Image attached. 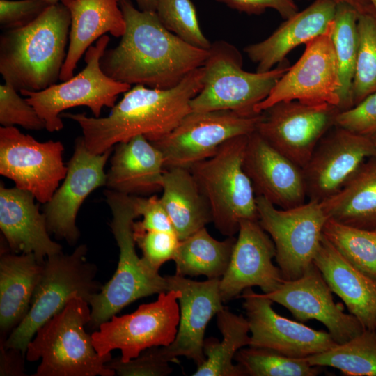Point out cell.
Listing matches in <instances>:
<instances>
[{
	"instance_id": "4fadbf2b",
	"label": "cell",
	"mask_w": 376,
	"mask_h": 376,
	"mask_svg": "<svg viewBox=\"0 0 376 376\" xmlns=\"http://www.w3.org/2000/svg\"><path fill=\"white\" fill-rule=\"evenodd\" d=\"M61 142H39L15 126L0 127V174L15 187L31 192L40 203H47L68 171Z\"/></svg>"
},
{
	"instance_id": "f1b7e54d",
	"label": "cell",
	"mask_w": 376,
	"mask_h": 376,
	"mask_svg": "<svg viewBox=\"0 0 376 376\" xmlns=\"http://www.w3.org/2000/svg\"><path fill=\"white\" fill-rule=\"evenodd\" d=\"M162 203L180 240L212 223V212L189 169L164 170Z\"/></svg>"
},
{
	"instance_id": "c3c4849f",
	"label": "cell",
	"mask_w": 376,
	"mask_h": 376,
	"mask_svg": "<svg viewBox=\"0 0 376 376\" xmlns=\"http://www.w3.org/2000/svg\"><path fill=\"white\" fill-rule=\"evenodd\" d=\"M141 10L156 12L158 0H134Z\"/></svg>"
},
{
	"instance_id": "44dd1931",
	"label": "cell",
	"mask_w": 376,
	"mask_h": 376,
	"mask_svg": "<svg viewBox=\"0 0 376 376\" xmlns=\"http://www.w3.org/2000/svg\"><path fill=\"white\" fill-rule=\"evenodd\" d=\"M275 255L274 244L258 220L242 221L228 268L219 281L223 303L239 297L253 286L265 294L275 290L285 280L273 264Z\"/></svg>"
},
{
	"instance_id": "f6af8a7d",
	"label": "cell",
	"mask_w": 376,
	"mask_h": 376,
	"mask_svg": "<svg viewBox=\"0 0 376 376\" xmlns=\"http://www.w3.org/2000/svg\"><path fill=\"white\" fill-rule=\"evenodd\" d=\"M228 7L248 15H260L267 9L275 10L287 19L298 12L295 0H216Z\"/></svg>"
},
{
	"instance_id": "4dcf8cb0",
	"label": "cell",
	"mask_w": 376,
	"mask_h": 376,
	"mask_svg": "<svg viewBox=\"0 0 376 376\" xmlns=\"http://www.w3.org/2000/svg\"><path fill=\"white\" fill-rule=\"evenodd\" d=\"M217 315V327L222 340L205 339V361L197 366L193 376H246L244 370L233 360L241 348L251 343L248 321L242 315H236L226 307Z\"/></svg>"
},
{
	"instance_id": "5b68a950",
	"label": "cell",
	"mask_w": 376,
	"mask_h": 376,
	"mask_svg": "<svg viewBox=\"0 0 376 376\" xmlns=\"http://www.w3.org/2000/svg\"><path fill=\"white\" fill-rule=\"evenodd\" d=\"M89 304L76 295L44 323L29 343L25 357L41 363L33 376H113L106 363L111 354L100 356L85 331L91 320Z\"/></svg>"
},
{
	"instance_id": "f35d334b",
	"label": "cell",
	"mask_w": 376,
	"mask_h": 376,
	"mask_svg": "<svg viewBox=\"0 0 376 376\" xmlns=\"http://www.w3.org/2000/svg\"><path fill=\"white\" fill-rule=\"evenodd\" d=\"M10 84L0 85V123L2 127L20 125L27 130H40L45 123L35 109L22 98Z\"/></svg>"
},
{
	"instance_id": "ffe728a7",
	"label": "cell",
	"mask_w": 376,
	"mask_h": 376,
	"mask_svg": "<svg viewBox=\"0 0 376 376\" xmlns=\"http://www.w3.org/2000/svg\"><path fill=\"white\" fill-rule=\"evenodd\" d=\"M169 289L178 290L180 321L173 341L158 346L161 356L168 362L178 361L182 356L197 366L205 360L203 353L205 331L212 318L224 308L219 279L196 281L178 275L166 276Z\"/></svg>"
},
{
	"instance_id": "e575fe53",
	"label": "cell",
	"mask_w": 376,
	"mask_h": 376,
	"mask_svg": "<svg viewBox=\"0 0 376 376\" xmlns=\"http://www.w3.org/2000/svg\"><path fill=\"white\" fill-rule=\"evenodd\" d=\"M323 235L354 266L376 280V230L355 228L328 219Z\"/></svg>"
},
{
	"instance_id": "ee69618b",
	"label": "cell",
	"mask_w": 376,
	"mask_h": 376,
	"mask_svg": "<svg viewBox=\"0 0 376 376\" xmlns=\"http://www.w3.org/2000/svg\"><path fill=\"white\" fill-rule=\"evenodd\" d=\"M133 200L139 217H143L141 221H134V230L175 232L160 197L133 196Z\"/></svg>"
},
{
	"instance_id": "f5cc1de1",
	"label": "cell",
	"mask_w": 376,
	"mask_h": 376,
	"mask_svg": "<svg viewBox=\"0 0 376 376\" xmlns=\"http://www.w3.org/2000/svg\"><path fill=\"white\" fill-rule=\"evenodd\" d=\"M375 329H376V322H375Z\"/></svg>"
},
{
	"instance_id": "603a6c76",
	"label": "cell",
	"mask_w": 376,
	"mask_h": 376,
	"mask_svg": "<svg viewBox=\"0 0 376 376\" xmlns=\"http://www.w3.org/2000/svg\"><path fill=\"white\" fill-rule=\"evenodd\" d=\"M336 9L332 0L313 3L285 21L266 39L246 46L244 52L257 64L256 72H265L285 60L300 45L331 31Z\"/></svg>"
},
{
	"instance_id": "e0dca14e",
	"label": "cell",
	"mask_w": 376,
	"mask_h": 376,
	"mask_svg": "<svg viewBox=\"0 0 376 376\" xmlns=\"http://www.w3.org/2000/svg\"><path fill=\"white\" fill-rule=\"evenodd\" d=\"M113 149L93 154L86 146L83 136L76 139L63 182L45 204L43 213L49 233L69 244H76L80 235L76 225L77 212L93 191L106 185L104 167Z\"/></svg>"
},
{
	"instance_id": "74e56055",
	"label": "cell",
	"mask_w": 376,
	"mask_h": 376,
	"mask_svg": "<svg viewBox=\"0 0 376 376\" xmlns=\"http://www.w3.org/2000/svg\"><path fill=\"white\" fill-rule=\"evenodd\" d=\"M156 13L168 30L187 43L204 49L210 48L212 42L202 32L191 0H158Z\"/></svg>"
},
{
	"instance_id": "8992f818",
	"label": "cell",
	"mask_w": 376,
	"mask_h": 376,
	"mask_svg": "<svg viewBox=\"0 0 376 376\" xmlns=\"http://www.w3.org/2000/svg\"><path fill=\"white\" fill-rule=\"evenodd\" d=\"M249 135L232 138L189 169L210 205L212 223L226 237L244 220H258L256 196L243 167Z\"/></svg>"
},
{
	"instance_id": "52a82bcc",
	"label": "cell",
	"mask_w": 376,
	"mask_h": 376,
	"mask_svg": "<svg viewBox=\"0 0 376 376\" xmlns=\"http://www.w3.org/2000/svg\"><path fill=\"white\" fill-rule=\"evenodd\" d=\"M87 246L81 244L71 254L62 251L46 258L31 302L22 321L10 333L6 348L26 354L37 330L78 295L88 303L102 285L95 279L97 267L87 260Z\"/></svg>"
},
{
	"instance_id": "ac0fdd59",
	"label": "cell",
	"mask_w": 376,
	"mask_h": 376,
	"mask_svg": "<svg viewBox=\"0 0 376 376\" xmlns=\"http://www.w3.org/2000/svg\"><path fill=\"white\" fill-rule=\"evenodd\" d=\"M240 297L244 299L250 346L268 348L289 357L306 358L337 345L329 332L315 330L277 313L273 301L263 293L249 288Z\"/></svg>"
},
{
	"instance_id": "ba28073f",
	"label": "cell",
	"mask_w": 376,
	"mask_h": 376,
	"mask_svg": "<svg viewBox=\"0 0 376 376\" xmlns=\"http://www.w3.org/2000/svg\"><path fill=\"white\" fill-rule=\"evenodd\" d=\"M203 65V87L191 101V111L229 110L254 116L255 107L269 94L289 66L285 61L265 72L242 68V56L230 43H212Z\"/></svg>"
},
{
	"instance_id": "1f68e13d",
	"label": "cell",
	"mask_w": 376,
	"mask_h": 376,
	"mask_svg": "<svg viewBox=\"0 0 376 376\" xmlns=\"http://www.w3.org/2000/svg\"><path fill=\"white\" fill-rule=\"evenodd\" d=\"M235 242V236L217 240L202 228L180 241L173 260L175 274L220 279L228 268Z\"/></svg>"
},
{
	"instance_id": "2e32d148",
	"label": "cell",
	"mask_w": 376,
	"mask_h": 376,
	"mask_svg": "<svg viewBox=\"0 0 376 376\" xmlns=\"http://www.w3.org/2000/svg\"><path fill=\"white\" fill-rule=\"evenodd\" d=\"M372 157H376V146L370 136L335 125L302 168L307 198L322 202L334 196Z\"/></svg>"
},
{
	"instance_id": "5bb4252c",
	"label": "cell",
	"mask_w": 376,
	"mask_h": 376,
	"mask_svg": "<svg viewBox=\"0 0 376 376\" xmlns=\"http://www.w3.org/2000/svg\"><path fill=\"white\" fill-rule=\"evenodd\" d=\"M340 111L330 104L280 102L261 112L256 131L276 150L303 168L321 139L335 126Z\"/></svg>"
},
{
	"instance_id": "7a4b0ae2",
	"label": "cell",
	"mask_w": 376,
	"mask_h": 376,
	"mask_svg": "<svg viewBox=\"0 0 376 376\" xmlns=\"http://www.w3.org/2000/svg\"><path fill=\"white\" fill-rule=\"evenodd\" d=\"M203 72L202 66L166 89L135 85L124 93L107 117H89L84 113L61 116L79 124L86 146L93 154L103 153L138 135L153 143L172 132L191 111V101L203 87Z\"/></svg>"
},
{
	"instance_id": "7c38bea8",
	"label": "cell",
	"mask_w": 376,
	"mask_h": 376,
	"mask_svg": "<svg viewBox=\"0 0 376 376\" xmlns=\"http://www.w3.org/2000/svg\"><path fill=\"white\" fill-rule=\"evenodd\" d=\"M261 113L244 116L233 111H191L164 138L152 143L162 153L164 169L191 166L214 155L229 139L256 130Z\"/></svg>"
},
{
	"instance_id": "6da1fadb",
	"label": "cell",
	"mask_w": 376,
	"mask_h": 376,
	"mask_svg": "<svg viewBox=\"0 0 376 376\" xmlns=\"http://www.w3.org/2000/svg\"><path fill=\"white\" fill-rule=\"evenodd\" d=\"M126 29L118 45L106 49L102 71L130 85L166 89L202 67L210 52L191 45L168 30L157 13L141 10L130 0H120Z\"/></svg>"
},
{
	"instance_id": "cb8c5ba5",
	"label": "cell",
	"mask_w": 376,
	"mask_h": 376,
	"mask_svg": "<svg viewBox=\"0 0 376 376\" xmlns=\"http://www.w3.org/2000/svg\"><path fill=\"white\" fill-rule=\"evenodd\" d=\"M34 199L29 191L1 183L0 228L13 253H33L42 263L62 248L50 238L45 216Z\"/></svg>"
},
{
	"instance_id": "681fc988",
	"label": "cell",
	"mask_w": 376,
	"mask_h": 376,
	"mask_svg": "<svg viewBox=\"0 0 376 376\" xmlns=\"http://www.w3.org/2000/svg\"><path fill=\"white\" fill-rule=\"evenodd\" d=\"M371 3L372 6H373V8L375 9V11L376 13V0H369Z\"/></svg>"
},
{
	"instance_id": "4316f807",
	"label": "cell",
	"mask_w": 376,
	"mask_h": 376,
	"mask_svg": "<svg viewBox=\"0 0 376 376\" xmlns=\"http://www.w3.org/2000/svg\"><path fill=\"white\" fill-rule=\"evenodd\" d=\"M120 0H61L68 9L70 18L69 46L59 80L66 81L84 53L91 44L109 32L122 37L126 23L119 5Z\"/></svg>"
},
{
	"instance_id": "816d5d0a",
	"label": "cell",
	"mask_w": 376,
	"mask_h": 376,
	"mask_svg": "<svg viewBox=\"0 0 376 376\" xmlns=\"http://www.w3.org/2000/svg\"><path fill=\"white\" fill-rule=\"evenodd\" d=\"M370 137L376 146V134L372 135Z\"/></svg>"
},
{
	"instance_id": "277c9868",
	"label": "cell",
	"mask_w": 376,
	"mask_h": 376,
	"mask_svg": "<svg viewBox=\"0 0 376 376\" xmlns=\"http://www.w3.org/2000/svg\"><path fill=\"white\" fill-rule=\"evenodd\" d=\"M111 209L110 227L119 249L118 266L111 279L91 296L88 327L94 331L136 300L169 291L168 281L139 257L133 223L139 217L133 196L108 189L104 192Z\"/></svg>"
},
{
	"instance_id": "f546056e",
	"label": "cell",
	"mask_w": 376,
	"mask_h": 376,
	"mask_svg": "<svg viewBox=\"0 0 376 376\" xmlns=\"http://www.w3.org/2000/svg\"><path fill=\"white\" fill-rule=\"evenodd\" d=\"M321 203L329 219L376 230V157L366 160L339 191Z\"/></svg>"
},
{
	"instance_id": "bcb514c9",
	"label": "cell",
	"mask_w": 376,
	"mask_h": 376,
	"mask_svg": "<svg viewBox=\"0 0 376 376\" xmlns=\"http://www.w3.org/2000/svg\"><path fill=\"white\" fill-rule=\"evenodd\" d=\"M1 340L0 345V375L24 376V357L22 351L6 348Z\"/></svg>"
},
{
	"instance_id": "9c48e42d",
	"label": "cell",
	"mask_w": 376,
	"mask_h": 376,
	"mask_svg": "<svg viewBox=\"0 0 376 376\" xmlns=\"http://www.w3.org/2000/svg\"><path fill=\"white\" fill-rule=\"evenodd\" d=\"M109 40L104 35L94 46L89 47L85 53L86 66L69 79L40 91H19L45 121L47 131L62 130L61 112L74 107H88L94 117H100L104 107L113 108L118 95L131 88V85L108 77L100 67L101 57Z\"/></svg>"
},
{
	"instance_id": "836d02e7",
	"label": "cell",
	"mask_w": 376,
	"mask_h": 376,
	"mask_svg": "<svg viewBox=\"0 0 376 376\" xmlns=\"http://www.w3.org/2000/svg\"><path fill=\"white\" fill-rule=\"evenodd\" d=\"M306 359L312 366L334 368L347 376H376V329H364L351 340Z\"/></svg>"
},
{
	"instance_id": "60d3db41",
	"label": "cell",
	"mask_w": 376,
	"mask_h": 376,
	"mask_svg": "<svg viewBox=\"0 0 376 376\" xmlns=\"http://www.w3.org/2000/svg\"><path fill=\"white\" fill-rule=\"evenodd\" d=\"M169 363L157 347H152L127 361H121L120 357L111 358L106 365L119 376H167L172 373Z\"/></svg>"
},
{
	"instance_id": "8d00e7d4",
	"label": "cell",
	"mask_w": 376,
	"mask_h": 376,
	"mask_svg": "<svg viewBox=\"0 0 376 376\" xmlns=\"http://www.w3.org/2000/svg\"><path fill=\"white\" fill-rule=\"evenodd\" d=\"M358 49L352 84L353 106L376 91V15L360 14Z\"/></svg>"
},
{
	"instance_id": "8fae6325",
	"label": "cell",
	"mask_w": 376,
	"mask_h": 376,
	"mask_svg": "<svg viewBox=\"0 0 376 376\" xmlns=\"http://www.w3.org/2000/svg\"><path fill=\"white\" fill-rule=\"evenodd\" d=\"M180 295L178 290L161 292L154 302L102 323L91 334L97 353L105 356L118 349L121 361H127L148 348L169 345L178 331Z\"/></svg>"
},
{
	"instance_id": "ab89813d",
	"label": "cell",
	"mask_w": 376,
	"mask_h": 376,
	"mask_svg": "<svg viewBox=\"0 0 376 376\" xmlns=\"http://www.w3.org/2000/svg\"><path fill=\"white\" fill-rule=\"evenodd\" d=\"M133 234L143 260L153 270L159 272L164 263L173 260L180 241L175 232L133 229Z\"/></svg>"
},
{
	"instance_id": "7402d4cb",
	"label": "cell",
	"mask_w": 376,
	"mask_h": 376,
	"mask_svg": "<svg viewBox=\"0 0 376 376\" xmlns=\"http://www.w3.org/2000/svg\"><path fill=\"white\" fill-rule=\"evenodd\" d=\"M244 169L256 196H262L281 209L306 203L302 168L282 155L256 131L249 135Z\"/></svg>"
},
{
	"instance_id": "484cf974",
	"label": "cell",
	"mask_w": 376,
	"mask_h": 376,
	"mask_svg": "<svg viewBox=\"0 0 376 376\" xmlns=\"http://www.w3.org/2000/svg\"><path fill=\"white\" fill-rule=\"evenodd\" d=\"M107 173L109 189L130 196L151 195L162 190L164 160L162 152L145 136H136L113 146Z\"/></svg>"
},
{
	"instance_id": "3957f363",
	"label": "cell",
	"mask_w": 376,
	"mask_h": 376,
	"mask_svg": "<svg viewBox=\"0 0 376 376\" xmlns=\"http://www.w3.org/2000/svg\"><path fill=\"white\" fill-rule=\"evenodd\" d=\"M71 18L61 1L26 26L0 36V73L17 91H40L59 80Z\"/></svg>"
},
{
	"instance_id": "30bf717a",
	"label": "cell",
	"mask_w": 376,
	"mask_h": 376,
	"mask_svg": "<svg viewBox=\"0 0 376 376\" xmlns=\"http://www.w3.org/2000/svg\"><path fill=\"white\" fill-rule=\"evenodd\" d=\"M258 222L272 240L275 259L285 280L301 277L313 264L329 217L321 202L308 201L299 206L277 208L256 196Z\"/></svg>"
},
{
	"instance_id": "7dc6e473",
	"label": "cell",
	"mask_w": 376,
	"mask_h": 376,
	"mask_svg": "<svg viewBox=\"0 0 376 376\" xmlns=\"http://www.w3.org/2000/svg\"><path fill=\"white\" fill-rule=\"evenodd\" d=\"M336 4L345 3L352 6L359 14H373L376 15L373 6L369 0H332Z\"/></svg>"
},
{
	"instance_id": "7bdbcfd3",
	"label": "cell",
	"mask_w": 376,
	"mask_h": 376,
	"mask_svg": "<svg viewBox=\"0 0 376 376\" xmlns=\"http://www.w3.org/2000/svg\"><path fill=\"white\" fill-rule=\"evenodd\" d=\"M50 5L47 0H0V26L20 28L37 19Z\"/></svg>"
},
{
	"instance_id": "b9f144b4",
	"label": "cell",
	"mask_w": 376,
	"mask_h": 376,
	"mask_svg": "<svg viewBox=\"0 0 376 376\" xmlns=\"http://www.w3.org/2000/svg\"><path fill=\"white\" fill-rule=\"evenodd\" d=\"M335 125L361 135L376 134V91L352 107L340 111Z\"/></svg>"
},
{
	"instance_id": "83f0119b",
	"label": "cell",
	"mask_w": 376,
	"mask_h": 376,
	"mask_svg": "<svg viewBox=\"0 0 376 376\" xmlns=\"http://www.w3.org/2000/svg\"><path fill=\"white\" fill-rule=\"evenodd\" d=\"M43 267L33 253L2 251L0 257L1 335L11 332L27 314Z\"/></svg>"
},
{
	"instance_id": "9a60e30c",
	"label": "cell",
	"mask_w": 376,
	"mask_h": 376,
	"mask_svg": "<svg viewBox=\"0 0 376 376\" xmlns=\"http://www.w3.org/2000/svg\"><path fill=\"white\" fill-rule=\"evenodd\" d=\"M331 33L322 35L305 45L299 60L289 66L268 96L255 107L256 113L278 102L292 100L338 107L340 81Z\"/></svg>"
},
{
	"instance_id": "d6986e66",
	"label": "cell",
	"mask_w": 376,
	"mask_h": 376,
	"mask_svg": "<svg viewBox=\"0 0 376 376\" xmlns=\"http://www.w3.org/2000/svg\"><path fill=\"white\" fill-rule=\"evenodd\" d=\"M332 291L313 263L299 279L284 280L273 292L263 293L290 311L299 322L315 320L323 324L337 344L344 343L365 328L352 314L335 303Z\"/></svg>"
},
{
	"instance_id": "d6a6232c",
	"label": "cell",
	"mask_w": 376,
	"mask_h": 376,
	"mask_svg": "<svg viewBox=\"0 0 376 376\" xmlns=\"http://www.w3.org/2000/svg\"><path fill=\"white\" fill-rule=\"evenodd\" d=\"M359 15L347 3L336 4L331 37L340 81L338 108L340 111L353 107L352 91L358 49Z\"/></svg>"
},
{
	"instance_id": "d4e9b609",
	"label": "cell",
	"mask_w": 376,
	"mask_h": 376,
	"mask_svg": "<svg viewBox=\"0 0 376 376\" xmlns=\"http://www.w3.org/2000/svg\"><path fill=\"white\" fill-rule=\"evenodd\" d=\"M313 263L333 293L365 329H375L376 280L349 262L324 236Z\"/></svg>"
},
{
	"instance_id": "d590c367",
	"label": "cell",
	"mask_w": 376,
	"mask_h": 376,
	"mask_svg": "<svg viewBox=\"0 0 376 376\" xmlns=\"http://www.w3.org/2000/svg\"><path fill=\"white\" fill-rule=\"evenodd\" d=\"M234 360L251 376H316L322 372L321 367L311 365L306 358L250 345L238 350Z\"/></svg>"
},
{
	"instance_id": "f907efd6",
	"label": "cell",
	"mask_w": 376,
	"mask_h": 376,
	"mask_svg": "<svg viewBox=\"0 0 376 376\" xmlns=\"http://www.w3.org/2000/svg\"><path fill=\"white\" fill-rule=\"evenodd\" d=\"M47 1L51 3L52 4H54V3L60 2L61 0H47Z\"/></svg>"
}]
</instances>
